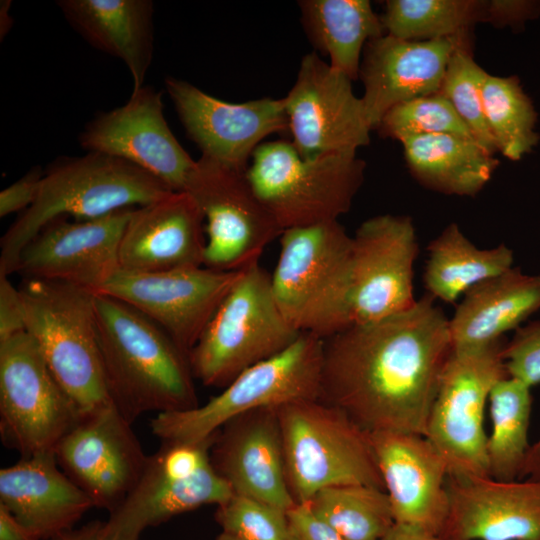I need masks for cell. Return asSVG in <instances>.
I'll use <instances>...</instances> for the list:
<instances>
[{
  "mask_svg": "<svg viewBox=\"0 0 540 540\" xmlns=\"http://www.w3.org/2000/svg\"><path fill=\"white\" fill-rule=\"evenodd\" d=\"M451 350L449 319L426 293L406 311L323 339L318 400L369 433L425 436Z\"/></svg>",
  "mask_w": 540,
  "mask_h": 540,
  "instance_id": "cell-1",
  "label": "cell"
},
{
  "mask_svg": "<svg viewBox=\"0 0 540 540\" xmlns=\"http://www.w3.org/2000/svg\"><path fill=\"white\" fill-rule=\"evenodd\" d=\"M94 309L110 397L129 422L199 406L189 358L164 329L108 295Z\"/></svg>",
  "mask_w": 540,
  "mask_h": 540,
  "instance_id": "cell-2",
  "label": "cell"
},
{
  "mask_svg": "<svg viewBox=\"0 0 540 540\" xmlns=\"http://www.w3.org/2000/svg\"><path fill=\"white\" fill-rule=\"evenodd\" d=\"M172 192L154 175L118 157L88 152L60 160L43 174L33 204L2 236L0 275L15 273L25 245L57 218L95 219L150 204Z\"/></svg>",
  "mask_w": 540,
  "mask_h": 540,
  "instance_id": "cell-3",
  "label": "cell"
},
{
  "mask_svg": "<svg viewBox=\"0 0 540 540\" xmlns=\"http://www.w3.org/2000/svg\"><path fill=\"white\" fill-rule=\"evenodd\" d=\"M270 275L277 305L300 333L326 339L352 324V238L338 221L296 227L280 235Z\"/></svg>",
  "mask_w": 540,
  "mask_h": 540,
  "instance_id": "cell-4",
  "label": "cell"
},
{
  "mask_svg": "<svg viewBox=\"0 0 540 540\" xmlns=\"http://www.w3.org/2000/svg\"><path fill=\"white\" fill-rule=\"evenodd\" d=\"M19 290L26 331L81 416L112 404L96 329L95 293L41 279H24Z\"/></svg>",
  "mask_w": 540,
  "mask_h": 540,
  "instance_id": "cell-5",
  "label": "cell"
},
{
  "mask_svg": "<svg viewBox=\"0 0 540 540\" xmlns=\"http://www.w3.org/2000/svg\"><path fill=\"white\" fill-rule=\"evenodd\" d=\"M286 480L295 503L319 490L361 484L385 490L371 434L318 399L278 408Z\"/></svg>",
  "mask_w": 540,
  "mask_h": 540,
  "instance_id": "cell-6",
  "label": "cell"
},
{
  "mask_svg": "<svg viewBox=\"0 0 540 540\" xmlns=\"http://www.w3.org/2000/svg\"><path fill=\"white\" fill-rule=\"evenodd\" d=\"M301 333L283 316L270 275L255 262L241 270L189 353L195 379L225 388L248 368L285 350Z\"/></svg>",
  "mask_w": 540,
  "mask_h": 540,
  "instance_id": "cell-7",
  "label": "cell"
},
{
  "mask_svg": "<svg viewBox=\"0 0 540 540\" xmlns=\"http://www.w3.org/2000/svg\"><path fill=\"white\" fill-rule=\"evenodd\" d=\"M246 176L282 231L338 221L363 181L366 163L356 153L302 157L292 142H263Z\"/></svg>",
  "mask_w": 540,
  "mask_h": 540,
  "instance_id": "cell-8",
  "label": "cell"
},
{
  "mask_svg": "<svg viewBox=\"0 0 540 540\" xmlns=\"http://www.w3.org/2000/svg\"><path fill=\"white\" fill-rule=\"evenodd\" d=\"M322 358L323 339L303 332L285 350L243 371L205 404L157 414L151 420L152 432L161 441L199 442L241 414L318 399Z\"/></svg>",
  "mask_w": 540,
  "mask_h": 540,
  "instance_id": "cell-9",
  "label": "cell"
},
{
  "mask_svg": "<svg viewBox=\"0 0 540 540\" xmlns=\"http://www.w3.org/2000/svg\"><path fill=\"white\" fill-rule=\"evenodd\" d=\"M503 337L493 343L453 349L442 370L425 438L444 459L448 476L489 478L484 408L495 384L509 377Z\"/></svg>",
  "mask_w": 540,
  "mask_h": 540,
  "instance_id": "cell-10",
  "label": "cell"
},
{
  "mask_svg": "<svg viewBox=\"0 0 540 540\" xmlns=\"http://www.w3.org/2000/svg\"><path fill=\"white\" fill-rule=\"evenodd\" d=\"M162 441L122 502L103 523L102 540H140L142 533L205 505H220L233 491L210 459L215 438Z\"/></svg>",
  "mask_w": 540,
  "mask_h": 540,
  "instance_id": "cell-11",
  "label": "cell"
},
{
  "mask_svg": "<svg viewBox=\"0 0 540 540\" xmlns=\"http://www.w3.org/2000/svg\"><path fill=\"white\" fill-rule=\"evenodd\" d=\"M81 414L27 332L0 342V436L21 458L54 453Z\"/></svg>",
  "mask_w": 540,
  "mask_h": 540,
  "instance_id": "cell-12",
  "label": "cell"
},
{
  "mask_svg": "<svg viewBox=\"0 0 540 540\" xmlns=\"http://www.w3.org/2000/svg\"><path fill=\"white\" fill-rule=\"evenodd\" d=\"M184 191L203 215L206 268L240 271L259 262L266 246L283 232L244 170L201 156Z\"/></svg>",
  "mask_w": 540,
  "mask_h": 540,
  "instance_id": "cell-13",
  "label": "cell"
},
{
  "mask_svg": "<svg viewBox=\"0 0 540 540\" xmlns=\"http://www.w3.org/2000/svg\"><path fill=\"white\" fill-rule=\"evenodd\" d=\"M240 273L204 266L160 272L118 268L96 294L119 299L140 311L189 356Z\"/></svg>",
  "mask_w": 540,
  "mask_h": 540,
  "instance_id": "cell-14",
  "label": "cell"
},
{
  "mask_svg": "<svg viewBox=\"0 0 540 540\" xmlns=\"http://www.w3.org/2000/svg\"><path fill=\"white\" fill-rule=\"evenodd\" d=\"M351 245V321L370 323L410 309L419 246L412 219L383 214L363 221Z\"/></svg>",
  "mask_w": 540,
  "mask_h": 540,
  "instance_id": "cell-15",
  "label": "cell"
},
{
  "mask_svg": "<svg viewBox=\"0 0 540 540\" xmlns=\"http://www.w3.org/2000/svg\"><path fill=\"white\" fill-rule=\"evenodd\" d=\"M352 80L306 54L296 81L284 97L292 144L304 158L330 153H356L370 142L372 130Z\"/></svg>",
  "mask_w": 540,
  "mask_h": 540,
  "instance_id": "cell-16",
  "label": "cell"
},
{
  "mask_svg": "<svg viewBox=\"0 0 540 540\" xmlns=\"http://www.w3.org/2000/svg\"><path fill=\"white\" fill-rule=\"evenodd\" d=\"M54 454L60 468L94 507L109 512L136 484L148 458L132 423L113 403L82 416Z\"/></svg>",
  "mask_w": 540,
  "mask_h": 540,
  "instance_id": "cell-17",
  "label": "cell"
},
{
  "mask_svg": "<svg viewBox=\"0 0 540 540\" xmlns=\"http://www.w3.org/2000/svg\"><path fill=\"white\" fill-rule=\"evenodd\" d=\"M125 208L89 220L57 218L20 252L16 271L24 279L72 284L95 294L119 268V246L132 211Z\"/></svg>",
  "mask_w": 540,
  "mask_h": 540,
  "instance_id": "cell-18",
  "label": "cell"
},
{
  "mask_svg": "<svg viewBox=\"0 0 540 540\" xmlns=\"http://www.w3.org/2000/svg\"><path fill=\"white\" fill-rule=\"evenodd\" d=\"M79 142L87 152L118 157L145 170L176 192L185 190L196 164L168 126L162 93L150 86L132 91L126 104L95 117Z\"/></svg>",
  "mask_w": 540,
  "mask_h": 540,
  "instance_id": "cell-19",
  "label": "cell"
},
{
  "mask_svg": "<svg viewBox=\"0 0 540 540\" xmlns=\"http://www.w3.org/2000/svg\"><path fill=\"white\" fill-rule=\"evenodd\" d=\"M165 86L201 156L227 166L246 171L262 140L289 130L284 98L230 103L174 77H167Z\"/></svg>",
  "mask_w": 540,
  "mask_h": 540,
  "instance_id": "cell-20",
  "label": "cell"
},
{
  "mask_svg": "<svg viewBox=\"0 0 540 540\" xmlns=\"http://www.w3.org/2000/svg\"><path fill=\"white\" fill-rule=\"evenodd\" d=\"M473 45V34L431 41L403 40L384 34L363 51L359 77L368 122L377 129L398 104L438 93L451 56Z\"/></svg>",
  "mask_w": 540,
  "mask_h": 540,
  "instance_id": "cell-21",
  "label": "cell"
},
{
  "mask_svg": "<svg viewBox=\"0 0 540 540\" xmlns=\"http://www.w3.org/2000/svg\"><path fill=\"white\" fill-rule=\"evenodd\" d=\"M370 434L395 523L440 536L449 513L442 456L422 435Z\"/></svg>",
  "mask_w": 540,
  "mask_h": 540,
  "instance_id": "cell-22",
  "label": "cell"
},
{
  "mask_svg": "<svg viewBox=\"0 0 540 540\" xmlns=\"http://www.w3.org/2000/svg\"><path fill=\"white\" fill-rule=\"evenodd\" d=\"M210 459L233 494L285 511L296 504L286 480L278 408L256 409L228 421L215 435Z\"/></svg>",
  "mask_w": 540,
  "mask_h": 540,
  "instance_id": "cell-23",
  "label": "cell"
},
{
  "mask_svg": "<svg viewBox=\"0 0 540 540\" xmlns=\"http://www.w3.org/2000/svg\"><path fill=\"white\" fill-rule=\"evenodd\" d=\"M444 540H540V481L447 478Z\"/></svg>",
  "mask_w": 540,
  "mask_h": 540,
  "instance_id": "cell-24",
  "label": "cell"
},
{
  "mask_svg": "<svg viewBox=\"0 0 540 540\" xmlns=\"http://www.w3.org/2000/svg\"><path fill=\"white\" fill-rule=\"evenodd\" d=\"M203 215L185 191L135 208L119 246V268L160 272L203 266Z\"/></svg>",
  "mask_w": 540,
  "mask_h": 540,
  "instance_id": "cell-25",
  "label": "cell"
},
{
  "mask_svg": "<svg viewBox=\"0 0 540 540\" xmlns=\"http://www.w3.org/2000/svg\"><path fill=\"white\" fill-rule=\"evenodd\" d=\"M0 504L38 539L73 529L91 499L64 473L54 453L21 458L0 470Z\"/></svg>",
  "mask_w": 540,
  "mask_h": 540,
  "instance_id": "cell-26",
  "label": "cell"
},
{
  "mask_svg": "<svg viewBox=\"0 0 540 540\" xmlns=\"http://www.w3.org/2000/svg\"><path fill=\"white\" fill-rule=\"evenodd\" d=\"M57 5L91 46L125 63L132 91L144 86L153 55L152 1L60 0Z\"/></svg>",
  "mask_w": 540,
  "mask_h": 540,
  "instance_id": "cell-27",
  "label": "cell"
},
{
  "mask_svg": "<svg viewBox=\"0 0 540 540\" xmlns=\"http://www.w3.org/2000/svg\"><path fill=\"white\" fill-rule=\"evenodd\" d=\"M540 309V276L512 267L465 294L449 319L453 349L484 346L520 327Z\"/></svg>",
  "mask_w": 540,
  "mask_h": 540,
  "instance_id": "cell-28",
  "label": "cell"
},
{
  "mask_svg": "<svg viewBox=\"0 0 540 540\" xmlns=\"http://www.w3.org/2000/svg\"><path fill=\"white\" fill-rule=\"evenodd\" d=\"M401 143L414 179L445 195L476 196L499 165L473 138L456 134L413 136Z\"/></svg>",
  "mask_w": 540,
  "mask_h": 540,
  "instance_id": "cell-29",
  "label": "cell"
},
{
  "mask_svg": "<svg viewBox=\"0 0 540 540\" xmlns=\"http://www.w3.org/2000/svg\"><path fill=\"white\" fill-rule=\"evenodd\" d=\"M299 6L310 39L329 56L330 66L356 80L366 44L386 34L370 1L304 0Z\"/></svg>",
  "mask_w": 540,
  "mask_h": 540,
  "instance_id": "cell-30",
  "label": "cell"
},
{
  "mask_svg": "<svg viewBox=\"0 0 540 540\" xmlns=\"http://www.w3.org/2000/svg\"><path fill=\"white\" fill-rule=\"evenodd\" d=\"M423 274L427 294L435 300L454 303L476 284L513 267V251L505 244L480 249L450 223L427 247Z\"/></svg>",
  "mask_w": 540,
  "mask_h": 540,
  "instance_id": "cell-31",
  "label": "cell"
},
{
  "mask_svg": "<svg viewBox=\"0 0 540 540\" xmlns=\"http://www.w3.org/2000/svg\"><path fill=\"white\" fill-rule=\"evenodd\" d=\"M492 429L487 436L486 456L489 478L496 481L521 480L530 444L531 387L506 377L489 395Z\"/></svg>",
  "mask_w": 540,
  "mask_h": 540,
  "instance_id": "cell-32",
  "label": "cell"
},
{
  "mask_svg": "<svg viewBox=\"0 0 540 540\" xmlns=\"http://www.w3.org/2000/svg\"><path fill=\"white\" fill-rule=\"evenodd\" d=\"M487 0H388L385 33L403 40L431 41L473 34L485 22Z\"/></svg>",
  "mask_w": 540,
  "mask_h": 540,
  "instance_id": "cell-33",
  "label": "cell"
},
{
  "mask_svg": "<svg viewBox=\"0 0 540 540\" xmlns=\"http://www.w3.org/2000/svg\"><path fill=\"white\" fill-rule=\"evenodd\" d=\"M307 502L346 540H380L395 523L388 494L373 486H330Z\"/></svg>",
  "mask_w": 540,
  "mask_h": 540,
  "instance_id": "cell-34",
  "label": "cell"
},
{
  "mask_svg": "<svg viewBox=\"0 0 540 540\" xmlns=\"http://www.w3.org/2000/svg\"><path fill=\"white\" fill-rule=\"evenodd\" d=\"M482 100L490 132L504 157L519 161L538 145V114L518 76L487 73L482 83Z\"/></svg>",
  "mask_w": 540,
  "mask_h": 540,
  "instance_id": "cell-35",
  "label": "cell"
},
{
  "mask_svg": "<svg viewBox=\"0 0 540 540\" xmlns=\"http://www.w3.org/2000/svg\"><path fill=\"white\" fill-rule=\"evenodd\" d=\"M487 72L473 57V45L457 49L451 56L441 84L440 93L452 104L474 139L490 154L498 152L486 121L482 83Z\"/></svg>",
  "mask_w": 540,
  "mask_h": 540,
  "instance_id": "cell-36",
  "label": "cell"
},
{
  "mask_svg": "<svg viewBox=\"0 0 540 540\" xmlns=\"http://www.w3.org/2000/svg\"><path fill=\"white\" fill-rule=\"evenodd\" d=\"M376 130L382 137L400 142L408 137L430 134H456L474 139L440 92L396 105L384 115Z\"/></svg>",
  "mask_w": 540,
  "mask_h": 540,
  "instance_id": "cell-37",
  "label": "cell"
},
{
  "mask_svg": "<svg viewBox=\"0 0 540 540\" xmlns=\"http://www.w3.org/2000/svg\"><path fill=\"white\" fill-rule=\"evenodd\" d=\"M214 518L222 532L240 540H297L287 511L251 497L233 494Z\"/></svg>",
  "mask_w": 540,
  "mask_h": 540,
  "instance_id": "cell-38",
  "label": "cell"
},
{
  "mask_svg": "<svg viewBox=\"0 0 540 540\" xmlns=\"http://www.w3.org/2000/svg\"><path fill=\"white\" fill-rule=\"evenodd\" d=\"M509 377L529 387L540 384V321H533L515 330L503 349Z\"/></svg>",
  "mask_w": 540,
  "mask_h": 540,
  "instance_id": "cell-39",
  "label": "cell"
},
{
  "mask_svg": "<svg viewBox=\"0 0 540 540\" xmlns=\"http://www.w3.org/2000/svg\"><path fill=\"white\" fill-rule=\"evenodd\" d=\"M539 16L540 1L537 0H487L485 23L521 32L527 21Z\"/></svg>",
  "mask_w": 540,
  "mask_h": 540,
  "instance_id": "cell-40",
  "label": "cell"
},
{
  "mask_svg": "<svg viewBox=\"0 0 540 540\" xmlns=\"http://www.w3.org/2000/svg\"><path fill=\"white\" fill-rule=\"evenodd\" d=\"M26 331V313L19 288L0 275V342Z\"/></svg>",
  "mask_w": 540,
  "mask_h": 540,
  "instance_id": "cell-41",
  "label": "cell"
},
{
  "mask_svg": "<svg viewBox=\"0 0 540 540\" xmlns=\"http://www.w3.org/2000/svg\"><path fill=\"white\" fill-rule=\"evenodd\" d=\"M40 167H35L0 193V216L25 211L35 201L43 177Z\"/></svg>",
  "mask_w": 540,
  "mask_h": 540,
  "instance_id": "cell-42",
  "label": "cell"
},
{
  "mask_svg": "<svg viewBox=\"0 0 540 540\" xmlns=\"http://www.w3.org/2000/svg\"><path fill=\"white\" fill-rule=\"evenodd\" d=\"M287 515L297 540H346L320 519L308 502L295 504Z\"/></svg>",
  "mask_w": 540,
  "mask_h": 540,
  "instance_id": "cell-43",
  "label": "cell"
},
{
  "mask_svg": "<svg viewBox=\"0 0 540 540\" xmlns=\"http://www.w3.org/2000/svg\"><path fill=\"white\" fill-rule=\"evenodd\" d=\"M0 540H40L0 504Z\"/></svg>",
  "mask_w": 540,
  "mask_h": 540,
  "instance_id": "cell-44",
  "label": "cell"
},
{
  "mask_svg": "<svg viewBox=\"0 0 540 540\" xmlns=\"http://www.w3.org/2000/svg\"><path fill=\"white\" fill-rule=\"evenodd\" d=\"M380 540H444L434 535L407 525L394 523Z\"/></svg>",
  "mask_w": 540,
  "mask_h": 540,
  "instance_id": "cell-45",
  "label": "cell"
},
{
  "mask_svg": "<svg viewBox=\"0 0 540 540\" xmlns=\"http://www.w3.org/2000/svg\"><path fill=\"white\" fill-rule=\"evenodd\" d=\"M103 523L92 521L80 528L71 529L52 540H102Z\"/></svg>",
  "mask_w": 540,
  "mask_h": 540,
  "instance_id": "cell-46",
  "label": "cell"
},
{
  "mask_svg": "<svg viewBox=\"0 0 540 540\" xmlns=\"http://www.w3.org/2000/svg\"><path fill=\"white\" fill-rule=\"evenodd\" d=\"M525 477L529 480L540 481V439L531 445L528 451L521 480Z\"/></svg>",
  "mask_w": 540,
  "mask_h": 540,
  "instance_id": "cell-47",
  "label": "cell"
},
{
  "mask_svg": "<svg viewBox=\"0 0 540 540\" xmlns=\"http://www.w3.org/2000/svg\"><path fill=\"white\" fill-rule=\"evenodd\" d=\"M215 540H240V539L233 537L225 532H221Z\"/></svg>",
  "mask_w": 540,
  "mask_h": 540,
  "instance_id": "cell-48",
  "label": "cell"
}]
</instances>
